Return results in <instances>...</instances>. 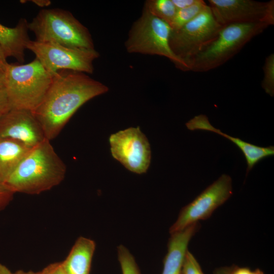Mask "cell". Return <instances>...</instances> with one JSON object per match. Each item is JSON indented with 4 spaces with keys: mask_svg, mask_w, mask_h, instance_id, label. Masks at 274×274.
<instances>
[{
    "mask_svg": "<svg viewBox=\"0 0 274 274\" xmlns=\"http://www.w3.org/2000/svg\"><path fill=\"white\" fill-rule=\"evenodd\" d=\"M7 57L4 50L0 46V65H5L8 63L7 61Z\"/></svg>",
    "mask_w": 274,
    "mask_h": 274,
    "instance_id": "f1b7e54d",
    "label": "cell"
},
{
    "mask_svg": "<svg viewBox=\"0 0 274 274\" xmlns=\"http://www.w3.org/2000/svg\"><path fill=\"white\" fill-rule=\"evenodd\" d=\"M108 91L107 85L86 73L60 70L53 75L43 100L32 112L51 141L83 105Z\"/></svg>",
    "mask_w": 274,
    "mask_h": 274,
    "instance_id": "6da1fadb",
    "label": "cell"
},
{
    "mask_svg": "<svg viewBox=\"0 0 274 274\" xmlns=\"http://www.w3.org/2000/svg\"><path fill=\"white\" fill-rule=\"evenodd\" d=\"M32 147L19 141L0 138V179L4 182Z\"/></svg>",
    "mask_w": 274,
    "mask_h": 274,
    "instance_id": "e0dca14e",
    "label": "cell"
},
{
    "mask_svg": "<svg viewBox=\"0 0 274 274\" xmlns=\"http://www.w3.org/2000/svg\"><path fill=\"white\" fill-rule=\"evenodd\" d=\"M214 274H229V267H222L216 270Z\"/></svg>",
    "mask_w": 274,
    "mask_h": 274,
    "instance_id": "4dcf8cb0",
    "label": "cell"
},
{
    "mask_svg": "<svg viewBox=\"0 0 274 274\" xmlns=\"http://www.w3.org/2000/svg\"><path fill=\"white\" fill-rule=\"evenodd\" d=\"M0 138L16 140L30 147L46 139L31 111L16 109L0 119Z\"/></svg>",
    "mask_w": 274,
    "mask_h": 274,
    "instance_id": "7c38bea8",
    "label": "cell"
},
{
    "mask_svg": "<svg viewBox=\"0 0 274 274\" xmlns=\"http://www.w3.org/2000/svg\"><path fill=\"white\" fill-rule=\"evenodd\" d=\"M232 194V179L229 176L223 174L182 208L177 220L170 228V233L181 231L198 223L200 220L208 219Z\"/></svg>",
    "mask_w": 274,
    "mask_h": 274,
    "instance_id": "9c48e42d",
    "label": "cell"
},
{
    "mask_svg": "<svg viewBox=\"0 0 274 274\" xmlns=\"http://www.w3.org/2000/svg\"><path fill=\"white\" fill-rule=\"evenodd\" d=\"M199 227L198 223H196L170 234L162 274H181L188 245Z\"/></svg>",
    "mask_w": 274,
    "mask_h": 274,
    "instance_id": "5bb4252c",
    "label": "cell"
},
{
    "mask_svg": "<svg viewBox=\"0 0 274 274\" xmlns=\"http://www.w3.org/2000/svg\"><path fill=\"white\" fill-rule=\"evenodd\" d=\"M32 2L40 7L48 6L51 4V2L48 0H35Z\"/></svg>",
    "mask_w": 274,
    "mask_h": 274,
    "instance_id": "f546056e",
    "label": "cell"
},
{
    "mask_svg": "<svg viewBox=\"0 0 274 274\" xmlns=\"http://www.w3.org/2000/svg\"><path fill=\"white\" fill-rule=\"evenodd\" d=\"M186 126L190 130H203L216 133L234 143L241 150L246 158L247 164V175L261 160L274 154L273 146L259 147L222 132L211 124L208 117L205 115L195 116L186 123Z\"/></svg>",
    "mask_w": 274,
    "mask_h": 274,
    "instance_id": "4fadbf2b",
    "label": "cell"
},
{
    "mask_svg": "<svg viewBox=\"0 0 274 274\" xmlns=\"http://www.w3.org/2000/svg\"><path fill=\"white\" fill-rule=\"evenodd\" d=\"M6 64L0 65V88L4 87L5 67Z\"/></svg>",
    "mask_w": 274,
    "mask_h": 274,
    "instance_id": "83f0119b",
    "label": "cell"
},
{
    "mask_svg": "<svg viewBox=\"0 0 274 274\" xmlns=\"http://www.w3.org/2000/svg\"><path fill=\"white\" fill-rule=\"evenodd\" d=\"M197 0H172L177 10L190 7L196 3Z\"/></svg>",
    "mask_w": 274,
    "mask_h": 274,
    "instance_id": "4316f807",
    "label": "cell"
},
{
    "mask_svg": "<svg viewBox=\"0 0 274 274\" xmlns=\"http://www.w3.org/2000/svg\"><path fill=\"white\" fill-rule=\"evenodd\" d=\"M208 6L222 26L233 23L274 24V1L209 0Z\"/></svg>",
    "mask_w": 274,
    "mask_h": 274,
    "instance_id": "8fae6325",
    "label": "cell"
},
{
    "mask_svg": "<svg viewBox=\"0 0 274 274\" xmlns=\"http://www.w3.org/2000/svg\"><path fill=\"white\" fill-rule=\"evenodd\" d=\"M12 109L6 89L0 88V119Z\"/></svg>",
    "mask_w": 274,
    "mask_h": 274,
    "instance_id": "603a6c76",
    "label": "cell"
},
{
    "mask_svg": "<svg viewBox=\"0 0 274 274\" xmlns=\"http://www.w3.org/2000/svg\"><path fill=\"white\" fill-rule=\"evenodd\" d=\"M13 194L14 193L7 188L4 182L0 179V210L10 202Z\"/></svg>",
    "mask_w": 274,
    "mask_h": 274,
    "instance_id": "cb8c5ba5",
    "label": "cell"
},
{
    "mask_svg": "<svg viewBox=\"0 0 274 274\" xmlns=\"http://www.w3.org/2000/svg\"><path fill=\"white\" fill-rule=\"evenodd\" d=\"M269 26L265 23H233L223 26L217 36L190 60V71L205 72L220 66Z\"/></svg>",
    "mask_w": 274,
    "mask_h": 274,
    "instance_id": "3957f363",
    "label": "cell"
},
{
    "mask_svg": "<svg viewBox=\"0 0 274 274\" xmlns=\"http://www.w3.org/2000/svg\"><path fill=\"white\" fill-rule=\"evenodd\" d=\"M13 274H44L43 271L40 272H33V271H24L23 270H19L16 271Z\"/></svg>",
    "mask_w": 274,
    "mask_h": 274,
    "instance_id": "d6a6232c",
    "label": "cell"
},
{
    "mask_svg": "<svg viewBox=\"0 0 274 274\" xmlns=\"http://www.w3.org/2000/svg\"><path fill=\"white\" fill-rule=\"evenodd\" d=\"M171 31L168 23L143 8L141 16L133 23L128 32L125 48L129 53L163 56L178 69L190 71L188 66L170 49L169 41Z\"/></svg>",
    "mask_w": 274,
    "mask_h": 274,
    "instance_id": "8992f818",
    "label": "cell"
},
{
    "mask_svg": "<svg viewBox=\"0 0 274 274\" xmlns=\"http://www.w3.org/2000/svg\"><path fill=\"white\" fill-rule=\"evenodd\" d=\"M263 78L261 86L265 92L271 96L274 95V54L268 55L263 66Z\"/></svg>",
    "mask_w": 274,
    "mask_h": 274,
    "instance_id": "ffe728a7",
    "label": "cell"
},
{
    "mask_svg": "<svg viewBox=\"0 0 274 274\" xmlns=\"http://www.w3.org/2000/svg\"><path fill=\"white\" fill-rule=\"evenodd\" d=\"M65 173V164L46 139L31 148L4 183L13 193L39 194L59 185Z\"/></svg>",
    "mask_w": 274,
    "mask_h": 274,
    "instance_id": "7a4b0ae2",
    "label": "cell"
},
{
    "mask_svg": "<svg viewBox=\"0 0 274 274\" xmlns=\"http://www.w3.org/2000/svg\"><path fill=\"white\" fill-rule=\"evenodd\" d=\"M143 8L169 25L177 11L172 0H147Z\"/></svg>",
    "mask_w": 274,
    "mask_h": 274,
    "instance_id": "ac0fdd59",
    "label": "cell"
},
{
    "mask_svg": "<svg viewBox=\"0 0 274 274\" xmlns=\"http://www.w3.org/2000/svg\"><path fill=\"white\" fill-rule=\"evenodd\" d=\"M95 249L93 240L83 236L78 238L66 259L61 262L66 274H89Z\"/></svg>",
    "mask_w": 274,
    "mask_h": 274,
    "instance_id": "2e32d148",
    "label": "cell"
},
{
    "mask_svg": "<svg viewBox=\"0 0 274 274\" xmlns=\"http://www.w3.org/2000/svg\"><path fill=\"white\" fill-rule=\"evenodd\" d=\"M0 274H13L5 265L0 263Z\"/></svg>",
    "mask_w": 274,
    "mask_h": 274,
    "instance_id": "1f68e13d",
    "label": "cell"
},
{
    "mask_svg": "<svg viewBox=\"0 0 274 274\" xmlns=\"http://www.w3.org/2000/svg\"><path fill=\"white\" fill-rule=\"evenodd\" d=\"M44 68L54 75L60 70L92 74L94 61L99 56L94 49L72 48L49 42L30 40L26 45Z\"/></svg>",
    "mask_w": 274,
    "mask_h": 274,
    "instance_id": "52a82bcc",
    "label": "cell"
},
{
    "mask_svg": "<svg viewBox=\"0 0 274 274\" xmlns=\"http://www.w3.org/2000/svg\"><path fill=\"white\" fill-rule=\"evenodd\" d=\"M181 274H204L199 263L188 250L185 256Z\"/></svg>",
    "mask_w": 274,
    "mask_h": 274,
    "instance_id": "7402d4cb",
    "label": "cell"
},
{
    "mask_svg": "<svg viewBox=\"0 0 274 274\" xmlns=\"http://www.w3.org/2000/svg\"><path fill=\"white\" fill-rule=\"evenodd\" d=\"M222 26L217 22L208 5L181 28L172 30L169 41L170 49L188 66L190 60L217 36Z\"/></svg>",
    "mask_w": 274,
    "mask_h": 274,
    "instance_id": "ba28073f",
    "label": "cell"
},
{
    "mask_svg": "<svg viewBox=\"0 0 274 274\" xmlns=\"http://www.w3.org/2000/svg\"><path fill=\"white\" fill-rule=\"evenodd\" d=\"M28 24L25 18L20 19L13 28L0 23V46L7 57H13L20 62L24 61V51L30 41Z\"/></svg>",
    "mask_w": 274,
    "mask_h": 274,
    "instance_id": "9a60e30c",
    "label": "cell"
},
{
    "mask_svg": "<svg viewBox=\"0 0 274 274\" xmlns=\"http://www.w3.org/2000/svg\"><path fill=\"white\" fill-rule=\"evenodd\" d=\"M229 274H264V273L259 269L251 270L247 267L234 266L229 267Z\"/></svg>",
    "mask_w": 274,
    "mask_h": 274,
    "instance_id": "484cf974",
    "label": "cell"
},
{
    "mask_svg": "<svg viewBox=\"0 0 274 274\" xmlns=\"http://www.w3.org/2000/svg\"><path fill=\"white\" fill-rule=\"evenodd\" d=\"M109 143L112 156L126 169L138 174L147 172L151 162V148L139 127L112 134Z\"/></svg>",
    "mask_w": 274,
    "mask_h": 274,
    "instance_id": "30bf717a",
    "label": "cell"
},
{
    "mask_svg": "<svg viewBox=\"0 0 274 274\" xmlns=\"http://www.w3.org/2000/svg\"><path fill=\"white\" fill-rule=\"evenodd\" d=\"M42 271L44 274H66L61 262L51 264Z\"/></svg>",
    "mask_w": 274,
    "mask_h": 274,
    "instance_id": "d4e9b609",
    "label": "cell"
},
{
    "mask_svg": "<svg viewBox=\"0 0 274 274\" xmlns=\"http://www.w3.org/2000/svg\"><path fill=\"white\" fill-rule=\"evenodd\" d=\"M208 6L202 0H197L193 5L178 10L169 24L172 30H177L193 19Z\"/></svg>",
    "mask_w": 274,
    "mask_h": 274,
    "instance_id": "d6986e66",
    "label": "cell"
},
{
    "mask_svg": "<svg viewBox=\"0 0 274 274\" xmlns=\"http://www.w3.org/2000/svg\"><path fill=\"white\" fill-rule=\"evenodd\" d=\"M117 251L122 274H141L133 256L125 247L120 245Z\"/></svg>",
    "mask_w": 274,
    "mask_h": 274,
    "instance_id": "44dd1931",
    "label": "cell"
},
{
    "mask_svg": "<svg viewBox=\"0 0 274 274\" xmlns=\"http://www.w3.org/2000/svg\"><path fill=\"white\" fill-rule=\"evenodd\" d=\"M36 41L62 46L94 49L88 29L70 11L61 9L41 10L28 24Z\"/></svg>",
    "mask_w": 274,
    "mask_h": 274,
    "instance_id": "5b68a950",
    "label": "cell"
},
{
    "mask_svg": "<svg viewBox=\"0 0 274 274\" xmlns=\"http://www.w3.org/2000/svg\"><path fill=\"white\" fill-rule=\"evenodd\" d=\"M53 75L36 58L25 64L7 63L4 87L13 109L35 111L43 100Z\"/></svg>",
    "mask_w": 274,
    "mask_h": 274,
    "instance_id": "277c9868",
    "label": "cell"
}]
</instances>
